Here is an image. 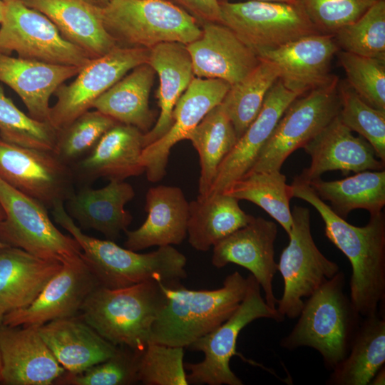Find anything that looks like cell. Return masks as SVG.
<instances>
[{
	"instance_id": "cell-21",
	"label": "cell",
	"mask_w": 385,
	"mask_h": 385,
	"mask_svg": "<svg viewBox=\"0 0 385 385\" xmlns=\"http://www.w3.org/2000/svg\"><path fill=\"white\" fill-rule=\"evenodd\" d=\"M201 30L200 36L186 45L195 76L221 79L232 86L260 62L257 53L225 25L205 23Z\"/></svg>"
},
{
	"instance_id": "cell-27",
	"label": "cell",
	"mask_w": 385,
	"mask_h": 385,
	"mask_svg": "<svg viewBox=\"0 0 385 385\" xmlns=\"http://www.w3.org/2000/svg\"><path fill=\"white\" fill-rule=\"evenodd\" d=\"M38 330L58 363L70 373L103 362L118 350L80 317L51 321Z\"/></svg>"
},
{
	"instance_id": "cell-3",
	"label": "cell",
	"mask_w": 385,
	"mask_h": 385,
	"mask_svg": "<svg viewBox=\"0 0 385 385\" xmlns=\"http://www.w3.org/2000/svg\"><path fill=\"white\" fill-rule=\"evenodd\" d=\"M166 302L151 329L150 341L188 347L225 322L246 294L248 280L235 271L227 275L220 288L188 289L181 284L160 282Z\"/></svg>"
},
{
	"instance_id": "cell-28",
	"label": "cell",
	"mask_w": 385,
	"mask_h": 385,
	"mask_svg": "<svg viewBox=\"0 0 385 385\" xmlns=\"http://www.w3.org/2000/svg\"><path fill=\"white\" fill-rule=\"evenodd\" d=\"M27 6L47 16L61 35L82 49L91 58L117 47L105 29L98 8L82 0H21Z\"/></svg>"
},
{
	"instance_id": "cell-44",
	"label": "cell",
	"mask_w": 385,
	"mask_h": 385,
	"mask_svg": "<svg viewBox=\"0 0 385 385\" xmlns=\"http://www.w3.org/2000/svg\"><path fill=\"white\" fill-rule=\"evenodd\" d=\"M118 348L108 359L81 372L65 371L54 382L60 385H128L138 382V358L140 353Z\"/></svg>"
},
{
	"instance_id": "cell-31",
	"label": "cell",
	"mask_w": 385,
	"mask_h": 385,
	"mask_svg": "<svg viewBox=\"0 0 385 385\" xmlns=\"http://www.w3.org/2000/svg\"><path fill=\"white\" fill-rule=\"evenodd\" d=\"M155 75L148 63L136 66L98 97L92 108L118 123L148 132L155 123V113L149 107Z\"/></svg>"
},
{
	"instance_id": "cell-22",
	"label": "cell",
	"mask_w": 385,
	"mask_h": 385,
	"mask_svg": "<svg viewBox=\"0 0 385 385\" xmlns=\"http://www.w3.org/2000/svg\"><path fill=\"white\" fill-rule=\"evenodd\" d=\"M300 96L279 78L274 83L259 114L221 163L207 195L225 192L252 168L283 113Z\"/></svg>"
},
{
	"instance_id": "cell-52",
	"label": "cell",
	"mask_w": 385,
	"mask_h": 385,
	"mask_svg": "<svg viewBox=\"0 0 385 385\" xmlns=\"http://www.w3.org/2000/svg\"><path fill=\"white\" fill-rule=\"evenodd\" d=\"M4 314L0 310V327L3 324Z\"/></svg>"
},
{
	"instance_id": "cell-23",
	"label": "cell",
	"mask_w": 385,
	"mask_h": 385,
	"mask_svg": "<svg viewBox=\"0 0 385 385\" xmlns=\"http://www.w3.org/2000/svg\"><path fill=\"white\" fill-rule=\"evenodd\" d=\"M143 133L118 123L107 130L91 153L71 166L75 183L90 185L98 178L123 181L145 172Z\"/></svg>"
},
{
	"instance_id": "cell-8",
	"label": "cell",
	"mask_w": 385,
	"mask_h": 385,
	"mask_svg": "<svg viewBox=\"0 0 385 385\" xmlns=\"http://www.w3.org/2000/svg\"><path fill=\"white\" fill-rule=\"evenodd\" d=\"M0 205L5 214L0 222V240L5 245L62 264L81 256L78 242L56 227L48 209L1 178Z\"/></svg>"
},
{
	"instance_id": "cell-15",
	"label": "cell",
	"mask_w": 385,
	"mask_h": 385,
	"mask_svg": "<svg viewBox=\"0 0 385 385\" xmlns=\"http://www.w3.org/2000/svg\"><path fill=\"white\" fill-rule=\"evenodd\" d=\"M98 285L81 256L66 261L29 306L4 314L3 325L40 327L51 321L75 317Z\"/></svg>"
},
{
	"instance_id": "cell-42",
	"label": "cell",
	"mask_w": 385,
	"mask_h": 385,
	"mask_svg": "<svg viewBox=\"0 0 385 385\" xmlns=\"http://www.w3.org/2000/svg\"><path fill=\"white\" fill-rule=\"evenodd\" d=\"M184 348L149 341L138 358V381L145 385H188Z\"/></svg>"
},
{
	"instance_id": "cell-32",
	"label": "cell",
	"mask_w": 385,
	"mask_h": 385,
	"mask_svg": "<svg viewBox=\"0 0 385 385\" xmlns=\"http://www.w3.org/2000/svg\"><path fill=\"white\" fill-rule=\"evenodd\" d=\"M239 200L219 192L198 195L189 202L187 234L196 250L207 251L212 246L251 222L255 217L240 207Z\"/></svg>"
},
{
	"instance_id": "cell-9",
	"label": "cell",
	"mask_w": 385,
	"mask_h": 385,
	"mask_svg": "<svg viewBox=\"0 0 385 385\" xmlns=\"http://www.w3.org/2000/svg\"><path fill=\"white\" fill-rule=\"evenodd\" d=\"M339 78L294 100L283 113L250 170H280L286 159L302 148L337 115L341 108Z\"/></svg>"
},
{
	"instance_id": "cell-53",
	"label": "cell",
	"mask_w": 385,
	"mask_h": 385,
	"mask_svg": "<svg viewBox=\"0 0 385 385\" xmlns=\"http://www.w3.org/2000/svg\"><path fill=\"white\" fill-rule=\"evenodd\" d=\"M1 355H0V379H1Z\"/></svg>"
},
{
	"instance_id": "cell-38",
	"label": "cell",
	"mask_w": 385,
	"mask_h": 385,
	"mask_svg": "<svg viewBox=\"0 0 385 385\" xmlns=\"http://www.w3.org/2000/svg\"><path fill=\"white\" fill-rule=\"evenodd\" d=\"M334 38L342 51L385 60V0H377Z\"/></svg>"
},
{
	"instance_id": "cell-20",
	"label": "cell",
	"mask_w": 385,
	"mask_h": 385,
	"mask_svg": "<svg viewBox=\"0 0 385 385\" xmlns=\"http://www.w3.org/2000/svg\"><path fill=\"white\" fill-rule=\"evenodd\" d=\"M339 51L334 35L317 34L258 51L257 55L276 65L283 84L302 96L332 79L331 61Z\"/></svg>"
},
{
	"instance_id": "cell-47",
	"label": "cell",
	"mask_w": 385,
	"mask_h": 385,
	"mask_svg": "<svg viewBox=\"0 0 385 385\" xmlns=\"http://www.w3.org/2000/svg\"><path fill=\"white\" fill-rule=\"evenodd\" d=\"M369 384L384 385L385 384V368L382 366L374 375Z\"/></svg>"
},
{
	"instance_id": "cell-5",
	"label": "cell",
	"mask_w": 385,
	"mask_h": 385,
	"mask_svg": "<svg viewBox=\"0 0 385 385\" xmlns=\"http://www.w3.org/2000/svg\"><path fill=\"white\" fill-rule=\"evenodd\" d=\"M165 302L154 280L117 289L98 285L82 304L80 317L112 344L141 353Z\"/></svg>"
},
{
	"instance_id": "cell-25",
	"label": "cell",
	"mask_w": 385,
	"mask_h": 385,
	"mask_svg": "<svg viewBox=\"0 0 385 385\" xmlns=\"http://www.w3.org/2000/svg\"><path fill=\"white\" fill-rule=\"evenodd\" d=\"M134 196L130 184L124 180H110L99 189L80 186L65 202L64 207L80 228L95 230L107 240L115 241L132 222V215L125 205Z\"/></svg>"
},
{
	"instance_id": "cell-18",
	"label": "cell",
	"mask_w": 385,
	"mask_h": 385,
	"mask_svg": "<svg viewBox=\"0 0 385 385\" xmlns=\"http://www.w3.org/2000/svg\"><path fill=\"white\" fill-rule=\"evenodd\" d=\"M311 157L310 165L297 177L307 183L332 170L344 175L365 170H384L371 144L362 136H354L337 115L303 147Z\"/></svg>"
},
{
	"instance_id": "cell-35",
	"label": "cell",
	"mask_w": 385,
	"mask_h": 385,
	"mask_svg": "<svg viewBox=\"0 0 385 385\" xmlns=\"http://www.w3.org/2000/svg\"><path fill=\"white\" fill-rule=\"evenodd\" d=\"M189 140L197 150L200 163L199 195L206 196L217 171L238 138L221 103L212 108L189 133Z\"/></svg>"
},
{
	"instance_id": "cell-39",
	"label": "cell",
	"mask_w": 385,
	"mask_h": 385,
	"mask_svg": "<svg viewBox=\"0 0 385 385\" xmlns=\"http://www.w3.org/2000/svg\"><path fill=\"white\" fill-rule=\"evenodd\" d=\"M58 130L19 110L0 86V138L12 144L53 151Z\"/></svg>"
},
{
	"instance_id": "cell-29",
	"label": "cell",
	"mask_w": 385,
	"mask_h": 385,
	"mask_svg": "<svg viewBox=\"0 0 385 385\" xmlns=\"http://www.w3.org/2000/svg\"><path fill=\"white\" fill-rule=\"evenodd\" d=\"M19 248L0 249V310L5 314L29 306L62 268Z\"/></svg>"
},
{
	"instance_id": "cell-46",
	"label": "cell",
	"mask_w": 385,
	"mask_h": 385,
	"mask_svg": "<svg viewBox=\"0 0 385 385\" xmlns=\"http://www.w3.org/2000/svg\"><path fill=\"white\" fill-rule=\"evenodd\" d=\"M192 16L200 24H221L219 0H167Z\"/></svg>"
},
{
	"instance_id": "cell-45",
	"label": "cell",
	"mask_w": 385,
	"mask_h": 385,
	"mask_svg": "<svg viewBox=\"0 0 385 385\" xmlns=\"http://www.w3.org/2000/svg\"><path fill=\"white\" fill-rule=\"evenodd\" d=\"M377 0H298L322 34L334 35L358 19Z\"/></svg>"
},
{
	"instance_id": "cell-37",
	"label": "cell",
	"mask_w": 385,
	"mask_h": 385,
	"mask_svg": "<svg viewBox=\"0 0 385 385\" xmlns=\"http://www.w3.org/2000/svg\"><path fill=\"white\" fill-rule=\"evenodd\" d=\"M279 78V71L269 60L261 58L259 64L244 78L232 85L221 105L241 137L259 114L265 96Z\"/></svg>"
},
{
	"instance_id": "cell-1",
	"label": "cell",
	"mask_w": 385,
	"mask_h": 385,
	"mask_svg": "<svg viewBox=\"0 0 385 385\" xmlns=\"http://www.w3.org/2000/svg\"><path fill=\"white\" fill-rule=\"evenodd\" d=\"M292 197L312 205L324 223L325 235L351 265L350 299L362 317L378 312L385 299V216L370 215L368 223L357 227L347 222L325 203L309 184L296 176Z\"/></svg>"
},
{
	"instance_id": "cell-16",
	"label": "cell",
	"mask_w": 385,
	"mask_h": 385,
	"mask_svg": "<svg viewBox=\"0 0 385 385\" xmlns=\"http://www.w3.org/2000/svg\"><path fill=\"white\" fill-rule=\"evenodd\" d=\"M230 86L221 79H192L174 107L170 129L143 150L142 162L150 182H158L165 175L172 148L187 139L205 115L222 103Z\"/></svg>"
},
{
	"instance_id": "cell-19",
	"label": "cell",
	"mask_w": 385,
	"mask_h": 385,
	"mask_svg": "<svg viewBox=\"0 0 385 385\" xmlns=\"http://www.w3.org/2000/svg\"><path fill=\"white\" fill-rule=\"evenodd\" d=\"M0 382L51 385L65 371L41 337L38 327H0Z\"/></svg>"
},
{
	"instance_id": "cell-54",
	"label": "cell",
	"mask_w": 385,
	"mask_h": 385,
	"mask_svg": "<svg viewBox=\"0 0 385 385\" xmlns=\"http://www.w3.org/2000/svg\"><path fill=\"white\" fill-rule=\"evenodd\" d=\"M3 1H4L5 3H6V2H9V1H12V0H3Z\"/></svg>"
},
{
	"instance_id": "cell-10",
	"label": "cell",
	"mask_w": 385,
	"mask_h": 385,
	"mask_svg": "<svg viewBox=\"0 0 385 385\" xmlns=\"http://www.w3.org/2000/svg\"><path fill=\"white\" fill-rule=\"evenodd\" d=\"M289 243L281 254L277 270L284 281L277 311L284 317H298L304 305L303 297H309L325 281L339 271V265L327 258L317 247L311 233L310 212L294 206Z\"/></svg>"
},
{
	"instance_id": "cell-26",
	"label": "cell",
	"mask_w": 385,
	"mask_h": 385,
	"mask_svg": "<svg viewBox=\"0 0 385 385\" xmlns=\"http://www.w3.org/2000/svg\"><path fill=\"white\" fill-rule=\"evenodd\" d=\"M82 68L15 58L0 52V81L18 94L30 117L43 122L48 123L51 96Z\"/></svg>"
},
{
	"instance_id": "cell-12",
	"label": "cell",
	"mask_w": 385,
	"mask_h": 385,
	"mask_svg": "<svg viewBox=\"0 0 385 385\" xmlns=\"http://www.w3.org/2000/svg\"><path fill=\"white\" fill-rule=\"evenodd\" d=\"M0 52L47 63L83 67L91 58L66 41L44 14L21 0L6 3L0 23Z\"/></svg>"
},
{
	"instance_id": "cell-6",
	"label": "cell",
	"mask_w": 385,
	"mask_h": 385,
	"mask_svg": "<svg viewBox=\"0 0 385 385\" xmlns=\"http://www.w3.org/2000/svg\"><path fill=\"white\" fill-rule=\"evenodd\" d=\"M103 25L118 46L150 49L165 42L187 45L201 35V26L167 0H112L98 8Z\"/></svg>"
},
{
	"instance_id": "cell-30",
	"label": "cell",
	"mask_w": 385,
	"mask_h": 385,
	"mask_svg": "<svg viewBox=\"0 0 385 385\" xmlns=\"http://www.w3.org/2000/svg\"><path fill=\"white\" fill-rule=\"evenodd\" d=\"M148 63L158 73L160 86L156 96L160 111L153 128L143 133L144 148L164 135L173 124L174 107L195 78L186 45L159 43L150 51Z\"/></svg>"
},
{
	"instance_id": "cell-11",
	"label": "cell",
	"mask_w": 385,
	"mask_h": 385,
	"mask_svg": "<svg viewBox=\"0 0 385 385\" xmlns=\"http://www.w3.org/2000/svg\"><path fill=\"white\" fill-rule=\"evenodd\" d=\"M221 24L257 54L304 36L322 34L299 3L220 1Z\"/></svg>"
},
{
	"instance_id": "cell-17",
	"label": "cell",
	"mask_w": 385,
	"mask_h": 385,
	"mask_svg": "<svg viewBox=\"0 0 385 385\" xmlns=\"http://www.w3.org/2000/svg\"><path fill=\"white\" fill-rule=\"evenodd\" d=\"M275 222L258 217L213 246L212 264L222 268L233 263L248 270L262 288L266 303L277 309L273 279L277 271L274 260Z\"/></svg>"
},
{
	"instance_id": "cell-51",
	"label": "cell",
	"mask_w": 385,
	"mask_h": 385,
	"mask_svg": "<svg viewBox=\"0 0 385 385\" xmlns=\"http://www.w3.org/2000/svg\"><path fill=\"white\" fill-rule=\"evenodd\" d=\"M4 217H5L4 211L1 205H0V222H1V220H3ZM6 246H8V245H5L4 243H3L0 240V249L2 248V247H6Z\"/></svg>"
},
{
	"instance_id": "cell-40",
	"label": "cell",
	"mask_w": 385,
	"mask_h": 385,
	"mask_svg": "<svg viewBox=\"0 0 385 385\" xmlns=\"http://www.w3.org/2000/svg\"><path fill=\"white\" fill-rule=\"evenodd\" d=\"M116 123L115 120L97 110L88 111L58 130L53 152L71 167L87 156L103 135Z\"/></svg>"
},
{
	"instance_id": "cell-13",
	"label": "cell",
	"mask_w": 385,
	"mask_h": 385,
	"mask_svg": "<svg viewBox=\"0 0 385 385\" xmlns=\"http://www.w3.org/2000/svg\"><path fill=\"white\" fill-rule=\"evenodd\" d=\"M0 178L51 210L75 191L71 166L53 151L26 148L0 138Z\"/></svg>"
},
{
	"instance_id": "cell-33",
	"label": "cell",
	"mask_w": 385,
	"mask_h": 385,
	"mask_svg": "<svg viewBox=\"0 0 385 385\" xmlns=\"http://www.w3.org/2000/svg\"><path fill=\"white\" fill-rule=\"evenodd\" d=\"M385 363V318L363 317L349 353L332 371L328 385H367Z\"/></svg>"
},
{
	"instance_id": "cell-4",
	"label": "cell",
	"mask_w": 385,
	"mask_h": 385,
	"mask_svg": "<svg viewBox=\"0 0 385 385\" xmlns=\"http://www.w3.org/2000/svg\"><path fill=\"white\" fill-rule=\"evenodd\" d=\"M344 286L345 275L339 270L308 297L297 322L282 339L280 346L287 350L312 347L330 370L342 361L362 319L344 292Z\"/></svg>"
},
{
	"instance_id": "cell-14",
	"label": "cell",
	"mask_w": 385,
	"mask_h": 385,
	"mask_svg": "<svg viewBox=\"0 0 385 385\" xmlns=\"http://www.w3.org/2000/svg\"><path fill=\"white\" fill-rule=\"evenodd\" d=\"M150 49L117 46L105 55L91 59L70 84H62L54 93L48 123L57 130L68 125L89 111L94 101L126 73L148 63Z\"/></svg>"
},
{
	"instance_id": "cell-34",
	"label": "cell",
	"mask_w": 385,
	"mask_h": 385,
	"mask_svg": "<svg viewBox=\"0 0 385 385\" xmlns=\"http://www.w3.org/2000/svg\"><path fill=\"white\" fill-rule=\"evenodd\" d=\"M332 210L345 219L356 209L370 215L382 212L385 205V170H365L342 180L324 181L320 178L307 183Z\"/></svg>"
},
{
	"instance_id": "cell-50",
	"label": "cell",
	"mask_w": 385,
	"mask_h": 385,
	"mask_svg": "<svg viewBox=\"0 0 385 385\" xmlns=\"http://www.w3.org/2000/svg\"><path fill=\"white\" fill-rule=\"evenodd\" d=\"M6 3L3 0H0V23L2 21L5 11Z\"/></svg>"
},
{
	"instance_id": "cell-49",
	"label": "cell",
	"mask_w": 385,
	"mask_h": 385,
	"mask_svg": "<svg viewBox=\"0 0 385 385\" xmlns=\"http://www.w3.org/2000/svg\"><path fill=\"white\" fill-rule=\"evenodd\" d=\"M220 1H230L232 0H219ZM259 1H270V2H285V3H298V0H251Z\"/></svg>"
},
{
	"instance_id": "cell-48",
	"label": "cell",
	"mask_w": 385,
	"mask_h": 385,
	"mask_svg": "<svg viewBox=\"0 0 385 385\" xmlns=\"http://www.w3.org/2000/svg\"><path fill=\"white\" fill-rule=\"evenodd\" d=\"M82 1L94 7L102 9L106 6L112 0H82Z\"/></svg>"
},
{
	"instance_id": "cell-36",
	"label": "cell",
	"mask_w": 385,
	"mask_h": 385,
	"mask_svg": "<svg viewBox=\"0 0 385 385\" xmlns=\"http://www.w3.org/2000/svg\"><path fill=\"white\" fill-rule=\"evenodd\" d=\"M223 192L258 205L289 234L292 225L289 201L293 197L291 185L280 170H249Z\"/></svg>"
},
{
	"instance_id": "cell-24",
	"label": "cell",
	"mask_w": 385,
	"mask_h": 385,
	"mask_svg": "<svg viewBox=\"0 0 385 385\" xmlns=\"http://www.w3.org/2000/svg\"><path fill=\"white\" fill-rule=\"evenodd\" d=\"M145 222L135 230L125 231V247L138 252L153 246L180 245L187 235L189 202L181 188L158 185L145 195Z\"/></svg>"
},
{
	"instance_id": "cell-43",
	"label": "cell",
	"mask_w": 385,
	"mask_h": 385,
	"mask_svg": "<svg viewBox=\"0 0 385 385\" xmlns=\"http://www.w3.org/2000/svg\"><path fill=\"white\" fill-rule=\"evenodd\" d=\"M346 83L369 106L385 111V60L337 52Z\"/></svg>"
},
{
	"instance_id": "cell-2",
	"label": "cell",
	"mask_w": 385,
	"mask_h": 385,
	"mask_svg": "<svg viewBox=\"0 0 385 385\" xmlns=\"http://www.w3.org/2000/svg\"><path fill=\"white\" fill-rule=\"evenodd\" d=\"M51 214L55 222L78 242L81 257L100 286L117 289L150 280L173 286L187 277V259L172 245L138 253L120 247L114 241L84 234L67 213L64 203L53 207Z\"/></svg>"
},
{
	"instance_id": "cell-7",
	"label": "cell",
	"mask_w": 385,
	"mask_h": 385,
	"mask_svg": "<svg viewBox=\"0 0 385 385\" xmlns=\"http://www.w3.org/2000/svg\"><path fill=\"white\" fill-rule=\"evenodd\" d=\"M247 278L246 294L235 312L216 329L188 346L191 350L204 353L201 361L184 363L185 370L189 371L187 374L188 384L242 385V381L230 367L231 358L238 355L252 364H257L237 352L240 332L248 324L260 318L271 319L277 322L284 319L277 309L271 308L266 303L255 278L251 274Z\"/></svg>"
},
{
	"instance_id": "cell-41",
	"label": "cell",
	"mask_w": 385,
	"mask_h": 385,
	"mask_svg": "<svg viewBox=\"0 0 385 385\" xmlns=\"http://www.w3.org/2000/svg\"><path fill=\"white\" fill-rule=\"evenodd\" d=\"M339 93L342 122L366 140L377 158L385 163V111L366 103L346 81L339 82Z\"/></svg>"
}]
</instances>
